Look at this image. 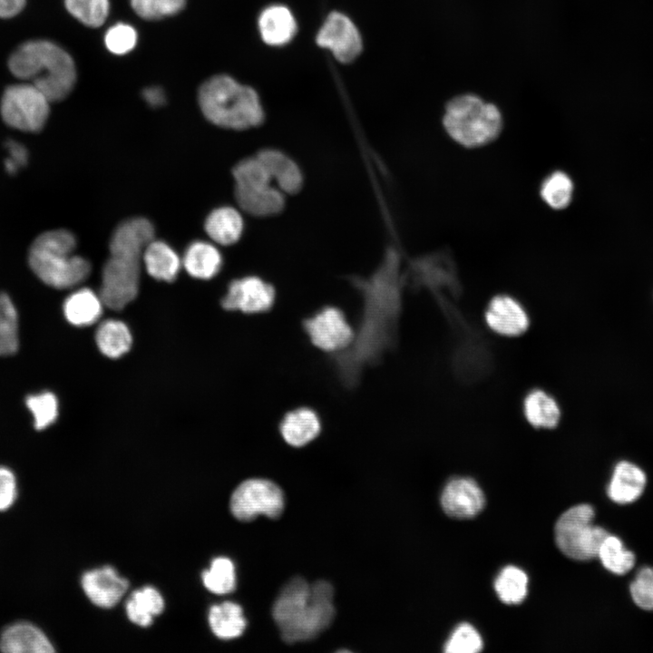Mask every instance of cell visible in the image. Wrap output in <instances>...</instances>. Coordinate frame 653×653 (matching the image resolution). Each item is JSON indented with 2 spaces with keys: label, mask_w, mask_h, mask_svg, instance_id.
<instances>
[{
  "label": "cell",
  "mask_w": 653,
  "mask_h": 653,
  "mask_svg": "<svg viewBox=\"0 0 653 653\" xmlns=\"http://www.w3.org/2000/svg\"><path fill=\"white\" fill-rule=\"evenodd\" d=\"M25 0H0V17L16 15L24 6Z\"/></svg>",
  "instance_id": "cell-45"
},
{
  "label": "cell",
  "mask_w": 653,
  "mask_h": 653,
  "mask_svg": "<svg viewBox=\"0 0 653 653\" xmlns=\"http://www.w3.org/2000/svg\"><path fill=\"white\" fill-rule=\"evenodd\" d=\"M82 586L89 599L98 607L115 606L128 590L129 582L111 566L85 572Z\"/></svg>",
  "instance_id": "cell-16"
},
{
  "label": "cell",
  "mask_w": 653,
  "mask_h": 653,
  "mask_svg": "<svg viewBox=\"0 0 653 653\" xmlns=\"http://www.w3.org/2000/svg\"><path fill=\"white\" fill-rule=\"evenodd\" d=\"M256 156L283 193L296 194L300 191L303 186L302 172L287 154L276 149L266 148L260 150Z\"/></svg>",
  "instance_id": "cell-19"
},
{
  "label": "cell",
  "mask_w": 653,
  "mask_h": 653,
  "mask_svg": "<svg viewBox=\"0 0 653 653\" xmlns=\"http://www.w3.org/2000/svg\"><path fill=\"white\" fill-rule=\"evenodd\" d=\"M142 259L151 277L173 281L180 268L178 254L165 242L152 239L145 248Z\"/></svg>",
  "instance_id": "cell-25"
},
{
  "label": "cell",
  "mask_w": 653,
  "mask_h": 653,
  "mask_svg": "<svg viewBox=\"0 0 653 653\" xmlns=\"http://www.w3.org/2000/svg\"><path fill=\"white\" fill-rule=\"evenodd\" d=\"M145 102L151 107H160L166 102L163 90L159 86L147 87L142 92Z\"/></svg>",
  "instance_id": "cell-44"
},
{
  "label": "cell",
  "mask_w": 653,
  "mask_h": 653,
  "mask_svg": "<svg viewBox=\"0 0 653 653\" xmlns=\"http://www.w3.org/2000/svg\"><path fill=\"white\" fill-rule=\"evenodd\" d=\"M204 227L214 242L229 246L239 239L243 230V219L236 209L220 207L209 214Z\"/></svg>",
  "instance_id": "cell-24"
},
{
  "label": "cell",
  "mask_w": 653,
  "mask_h": 653,
  "mask_svg": "<svg viewBox=\"0 0 653 653\" xmlns=\"http://www.w3.org/2000/svg\"><path fill=\"white\" fill-rule=\"evenodd\" d=\"M47 97L29 83L8 86L1 100V115L12 128L27 132H40L49 116Z\"/></svg>",
  "instance_id": "cell-8"
},
{
  "label": "cell",
  "mask_w": 653,
  "mask_h": 653,
  "mask_svg": "<svg viewBox=\"0 0 653 653\" xmlns=\"http://www.w3.org/2000/svg\"><path fill=\"white\" fill-rule=\"evenodd\" d=\"M8 66L15 76L35 86L50 102L66 98L76 81L72 57L57 44L45 40L21 44L10 56Z\"/></svg>",
  "instance_id": "cell-2"
},
{
  "label": "cell",
  "mask_w": 653,
  "mask_h": 653,
  "mask_svg": "<svg viewBox=\"0 0 653 653\" xmlns=\"http://www.w3.org/2000/svg\"><path fill=\"white\" fill-rule=\"evenodd\" d=\"M103 302L92 289L83 288L71 293L63 302L66 320L76 326L95 323L102 313Z\"/></svg>",
  "instance_id": "cell-23"
},
{
  "label": "cell",
  "mask_w": 653,
  "mask_h": 653,
  "mask_svg": "<svg viewBox=\"0 0 653 653\" xmlns=\"http://www.w3.org/2000/svg\"><path fill=\"white\" fill-rule=\"evenodd\" d=\"M125 608L132 622L147 627L152 623L153 617L162 612L164 600L156 589L146 586L132 593Z\"/></svg>",
  "instance_id": "cell-28"
},
{
  "label": "cell",
  "mask_w": 653,
  "mask_h": 653,
  "mask_svg": "<svg viewBox=\"0 0 653 653\" xmlns=\"http://www.w3.org/2000/svg\"><path fill=\"white\" fill-rule=\"evenodd\" d=\"M441 504L446 514L457 519L477 515L485 505L480 486L470 478H454L447 482L441 495Z\"/></svg>",
  "instance_id": "cell-14"
},
{
  "label": "cell",
  "mask_w": 653,
  "mask_h": 653,
  "mask_svg": "<svg viewBox=\"0 0 653 653\" xmlns=\"http://www.w3.org/2000/svg\"><path fill=\"white\" fill-rule=\"evenodd\" d=\"M209 622L212 632L222 639L239 637L247 626L241 607L231 601L212 606L209 613Z\"/></svg>",
  "instance_id": "cell-27"
},
{
  "label": "cell",
  "mask_w": 653,
  "mask_h": 653,
  "mask_svg": "<svg viewBox=\"0 0 653 653\" xmlns=\"http://www.w3.org/2000/svg\"><path fill=\"white\" fill-rule=\"evenodd\" d=\"M204 586L212 593L224 595L232 592L236 587V574L233 562L225 557L215 558L209 570L202 573Z\"/></svg>",
  "instance_id": "cell-34"
},
{
  "label": "cell",
  "mask_w": 653,
  "mask_h": 653,
  "mask_svg": "<svg viewBox=\"0 0 653 653\" xmlns=\"http://www.w3.org/2000/svg\"><path fill=\"white\" fill-rule=\"evenodd\" d=\"M5 147L9 157L5 161V167L9 174H15L20 167L27 163L28 152L23 144L14 140H8Z\"/></svg>",
  "instance_id": "cell-43"
},
{
  "label": "cell",
  "mask_w": 653,
  "mask_h": 653,
  "mask_svg": "<svg viewBox=\"0 0 653 653\" xmlns=\"http://www.w3.org/2000/svg\"><path fill=\"white\" fill-rule=\"evenodd\" d=\"M95 341L104 356L118 358L130 350L132 338L130 329L122 321L107 319L99 325Z\"/></svg>",
  "instance_id": "cell-29"
},
{
  "label": "cell",
  "mask_w": 653,
  "mask_h": 653,
  "mask_svg": "<svg viewBox=\"0 0 653 653\" xmlns=\"http://www.w3.org/2000/svg\"><path fill=\"white\" fill-rule=\"evenodd\" d=\"M0 649L8 653H50L54 649L47 637L35 626L19 622L1 635Z\"/></svg>",
  "instance_id": "cell-20"
},
{
  "label": "cell",
  "mask_w": 653,
  "mask_h": 653,
  "mask_svg": "<svg viewBox=\"0 0 653 653\" xmlns=\"http://www.w3.org/2000/svg\"><path fill=\"white\" fill-rule=\"evenodd\" d=\"M232 175L236 200L245 212L255 217H269L284 210V193L272 185L271 177L256 155L239 161Z\"/></svg>",
  "instance_id": "cell-6"
},
{
  "label": "cell",
  "mask_w": 653,
  "mask_h": 653,
  "mask_svg": "<svg viewBox=\"0 0 653 653\" xmlns=\"http://www.w3.org/2000/svg\"><path fill=\"white\" fill-rule=\"evenodd\" d=\"M523 412L527 421L537 428L554 427L560 416L555 399L541 390H534L527 395L523 402Z\"/></svg>",
  "instance_id": "cell-31"
},
{
  "label": "cell",
  "mask_w": 653,
  "mask_h": 653,
  "mask_svg": "<svg viewBox=\"0 0 653 653\" xmlns=\"http://www.w3.org/2000/svg\"><path fill=\"white\" fill-rule=\"evenodd\" d=\"M647 482L646 472L638 464L629 460H620L613 466L606 493L617 505H629L643 495Z\"/></svg>",
  "instance_id": "cell-15"
},
{
  "label": "cell",
  "mask_w": 653,
  "mask_h": 653,
  "mask_svg": "<svg viewBox=\"0 0 653 653\" xmlns=\"http://www.w3.org/2000/svg\"><path fill=\"white\" fill-rule=\"evenodd\" d=\"M334 589L325 580L308 584L295 577L281 590L272 616L287 643L315 638L332 622L335 616Z\"/></svg>",
  "instance_id": "cell-1"
},
{
  "label": "cell",
  "mask_w": 653,
  "mask_h": 653,
  "mask_svg": "<svg viewBox=\"0 0 653 653\" xmlns=\"http://www.w3.org/2000/svg\"><path fill=\"white\" fill-rule=\"evenodd\" d=\"M131 3L139 16L154 20L179 13L186 0H131Z\"/></svg>",
  "instance_id": "cell-40"
},
{
  "label": "cell",
  "mask_w": 653,
  "mask_h": 653,
  "mask_svg": "<svg viewBox=\"0 0 653 653\" xmlns=\"http://www.w3.org/2000/svg\"><path fill=\"white\" fill-rule=\"evenodd\" d=\"M198 99L204 116L222 128L245 130L264 121L263 108L255 90L228 75L207 80L199 90Z\"/></svg>",
  "instance_id": "cell-3"
},
{
  "label": "cell",
  "mask_w": 653,
  "mask_h": 653,
  "mask_svg": "<svg viewBox=\"0 0 653 653\" xmlns=\"http://www.w3.org/2000/svg\"><path fill=\"white\" fill-rule=\"evenodd\" d=\"M183 266L193 278L210 279L220 269L222 258L212 244L205 241H195L186 249Z\"/></svg>",
  "instance_id": "cell-26"
},
{
  "label": "cell",
  "mask_w": 653,
  "mask_h": 653,
  "mask_svg": "<svg viewBox=\"0 0 653 653\" xmlns=\"http://www.w3.org/2000/svg\"><path fill=\"white\" fill-rule=\"evenodd\" d=\"M75 237L69 230L43 232L30 246L29 266L40 280L52 288H73L84 281L91 272L89 261L75 255Z\"/></svg>",
  "instance_id": "cell-4"
},
{
  "label": "cell",
  "mask_w": 653,
  "mask_h": 653,
  "mask_svg": "<svg viewBox=\"0 0 653 653\" xmlns=\"http://www.w3.org/2000/svg\"><path fill=\"white\" fill-rule=\"evenodd\" d=\"M154 239V228L145 218H132L117 226L110 241L111 254L141 257L147 245Z\"/></svg>",
  "instance_id": "cell-18"
},
{
  "label": "cell",
  "mask_w": 653,
  "mask_h": 653,
  "mask_svg": "<svg viewBox=\"0 0 653 653\" xmlns=\"http://www.w3.org/2000/svg\"><path fill=\"white\" fill-rule=\"evenodd\" d=\"M284 509L281 489L265 479H249L241 482L233 492L230 511L239 521H249L258 515L278 518Z\"/></svg>",
  "instance_id": "cell-10"
},
{
  "label": "cell",
  "mask_w": 653,
  "mask_h": 653,
  "mask_svg": "<svg viewBox=\"0 0 653 653\" xmlns=\"http://www.w3.org/2000/svg\"><path fill=\"white\" fill-rule=\"evenodd\" d=\"M104 42L111 53L124 54L135 46L137 33L132 26L120 23L112 26L106 32Z\"/></svg>",
  "instance_id": "cell-41"
},
{
  "label": "cell",
  "mask_w": 653,
  "mask_h": 653,
  "mask_svg": "<svg viewBox=\"0 0 653 653\" xmlns=\"http://www.w3.org/2000/svg\"><path fill=\"white\" fill-rule=\"evenodd\" d=\"M275 301V288L258 277L249 276L230 282L221 300L227 310L244 313L268 311Z\"/></svg>",
  "instance_id": "cell-13"
},
{
  "label": "cell",
  "mask_w": 653,
  "mask_h": 653,
  "mask_svg": "<svg viewBox=\"0 0 653 653\" xmlns=\"http://www.w3.org/2000/svg\"><path fill=\"white\" fill-rule=\"evenodd\" d=\"M594 519V508L588 503L574 505L560 516L554 528L555 541L565 556L580 561L597 558L609 532L595 525Z\"/></svg>",
  "instance_id": "cell-7"
},
{
  "label": "cell",
  "mask_w": 653,
  "mask_h": 653,
  "mask_svg": "<svg viewBox=\"0 0 653 653\" xmlns=\"http://www.w3.org/2000/svg\"><path fill=\"white\" fill-rule=\"evenodd\" d=\"M494 590L502 602L521 603L527 596L528 577L521 569L512 565L506 566L496 577Z\"/></svg>",
  "instance_id": "cell-32"
},
{
  "label": "cell",
  "mask_w": 653,
  "mask_h": 653,
  "mask_svg": "<svg viewBox=\"0 0 653 653\" xmlns=\"http://www.w3.org/2000/svg\"><path fill=\"white\" fill-rule=\"evenodd\" d=\"M25 404L32 413L36 430L47 428L58 416V401L51 392L30 395L25 399Z\"/></svg>",
  "instance_id": "cell-37"
},
{
  "label": "cell",
  "mask_w": 653,
  "mask_h": 653,
  "mask_svg": "<svg viewBox=\"0 0 653 653\" xmlns=\"http://www.w3.org/2000/svg\"><path fill=\"white\" fill-rule=\"evenodd\" d=\"M258 28L266 44L283 45L295 35L297 24L288 8L283 5H272L261 13Z\"/></svg>",
  "instance_id": "cell-22"
},
{
  "label": "cell",
  "mask_w": 653,
  "mask_h": 653,
  "mask_svg": "<svg viewBox=\"0 0 653 653\" xmlns=\"http://www.w3.org/2000/svg\"><path fill=\"white\" fill-rule=\"evenodd\" d=\"M597 558L607 571L616 576L628 574L637 562L635 553L627 548L622 539L610 533L600 545Z\"/></svg>",
  "instance_id": "cell-30"
},
{
  "label": "cell",
  "mask_w": 653,
  "mask_h": 653,
  "mask_svg": "<svg viewBox=\"0 0 653 653\" xmlns=\"http://www.w3.org/2000/svg\"><path fill=\"white\" fill-rule=\"evenodd\" d=\"M141 258L127 254H111L102 268L99 294L105 307L120 310L136 297Z\"/></svg>",
  "instance_id": "cell-9"
},
{
  "label": "cell",
  "mask_w": 653,
  "mask_h": 653,
  "mask_svg": "<svg viewBox=\"0 0 653 653\" xmlns=\"http://www.w3.org/2000/svg\"><path fill=\"white\" fill-rule=\"evenodd\" d=\"M482 640L478 631L468 623L455 628L444 645L447 653H476L482 648Z\"/></svg>",
  "instance_id": "cell-39"
},
{
  "label": "cell",
  "mask_w": 653,
  "mask_h": 653,
  "mask_svg": "<svg viewBox=\"0 0 653 653\" xmlns=\"http://www.w3.org/2000/svg\"><path fill=\"white\" fill-rule=\"evenodd\" d=\"M320 428L317 414L307 407L288 412L279 426L284 440L295 447L304 446L314 440L318 435Z\"/></svg>",
  "instance_id": "cell-21"
},
{
  "label": "cell",
  "mask_w": 653,
  "mask_h": 653,
  "mask_svg": "<svg viewBox=\"0 0 653 653\" xmlns=\"http://www.w3.org/2000/svg\"><path fill=\"white\" fill-rule=\"evenodd\" d=\"M68 12L83 24L98 27L109 14V0H64Z\"/></svg>",
  "instance_id": "cell-36"
},
{
  "label": "cell",
  "mask_w": 653,
  "mask_h": 653,
  "mask_svg": "<svg viewBox=\"0 0 653 653\" xmlns=\"http://www.w3.org/2000/svg\"><path fill=\"white\" fill-rule=\"evenodd\" d=\"M303 326L312 344L328 353L345 351L356 336L344 313L335 307L322 308L305 319Z\"/></svg>",
  "instance_id": "cell-11"
},
{
  "label": "cell",
  "mask_w": 653,
  "mask_h": 653,
  "mask_svg": "<svg viewBox=\"0 0 653 653\" xmlns=\"http://www.w3.org/2000/svg\"><path fill=\"white\" fill-rule=\"evenodd\" d=\"M632 602L640 609L653 611V567H640L629 586Z\"/></svg>",
  "instance_id": "cell-38"
},
{
  "label": "cell",
  "mask_w": 653,
  "mask_h": 653,
  "mask_svg": "<svg viewBox=\"0 0 653 653\" xmlns=\"http://www.w3.org/2000/svg\"><path fill=\"white\" fill-rule=\"evenodd\" d=\"M16 483L14 473L0 467V511L8 509L15 500Z\"/></svg>",
  "instance_id": "cell-42"
},
{
  "label": "cell",
  "mask_w": 653,
  "mask_h": 653,
  "mask_svg": "<svg viewBox=\"0 0 653 653\" xmlns=\"http://www.w3.org/2000/svg\"><path fill=\"white\" fill-rule=\"evenodd\" d=\"M488 326L497 334L515 336L529 326V317L521 305L509 296H497L492 299L485 312Z\"/></svg>",
  "instance_id": "cell-17"
},
{
  "label": "cell",
  "mask_w": 653,
  "mask_h": 653,
  "mask_svg": "<svg viewBox=\"0 0 653 653\" xmlns=\"http://www.w3.org/2000/svg\"><path fill=\"white\" fill-rule=\"evenodd\" d=\"M19 346L18 316L10 297L0 292V356L14 355Z\"/></svg>",
  "instance_id": "cell-33"
},
{
  "label": "cell",
  "mask_w": 653,
  "mask_h": 653,
  "mask_svg": "<svg viewBox=\"0 0 653 653\" xmlns=\"http://www.w3.org/2000/svg\"><path fill=\"white\" fill-rule=\"evenodd\" d=\"M319 46L329 49L342 63L353 61L362 50V39L354 23L345 15L331 13L317 35Z\"/></svg>",
  "instance_id": "cell-12"
},
{
  "label": "cell",
  "mask_w": 653,
  "mask_h": 653,
  "mask_svg": "<svg viewBox=\"0 0 653 653\" xmlns=\"http://www.w3.org/2000/svg\"><path fill=\"white\" fill-rule=\"evenodd\" d=\"M443 123L456 142L465 147H478L496 138L502 125L498 107L473 93L451 99L444 110Z\"/></svg>",
  "instance_id": "cell-5"
},
{
  "label": "cell",
  "mask_w": 653,
  "mask_h": 653,
  "mask_svg": "<svg viewBox=\"0 0 653 653\" xmlns=\"http://www.w3.org/2000/svg\"><path fill=\"white\" fill-rule=\"evenodd\" d=\"M573 184L570 178L562 171L549 175L541 187L543 200L556 210L564 209L571 200Z\"/></svg>",
  "instance_id": "cell-35"
}]
</instances>
